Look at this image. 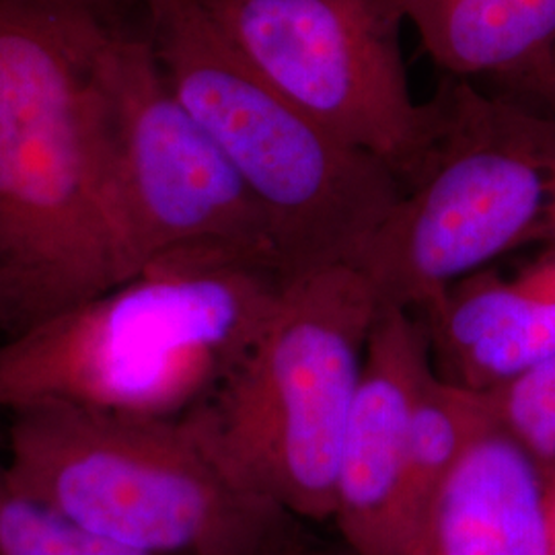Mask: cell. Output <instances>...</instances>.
I'll list each match as a JSON object with an SVG mask.
<instances>
[{
    "instance_id": "cell-14",
    "label": "cell",
    "mask_w": 555,
    "mask_h": 555,
    "mask_svg": "<svg viewBox=\"0 0 555 555\" xmlns=\"http://www.w3.org/2000/svg\"><path fill=\"white\" fill-rule=\"evenodd\" d=\"M0 555H160L89 531L0 476Z\"/></svg>"
},
{
    "instance_id": "cell-12",
    "label": "cell",
    "mask_w": 555,
    "mask_h": 555,
    "mask_svg": "<svg viewBox=\"0 0 555 555\" xmlns=\"http://www.w3.org/2000/svg\"><path fill=\"white\" fill-rule=\"evenodd\" d=\"M428 56L456 79L515 89L555 43V0H393Z\"/></svg>"
},
{
    "instance_id": "cell-3",
    "label": "cell",
    "mask_w": 555,
    "mask_h": 555,
    "mask_svg": "<svg viewBox=\"0 0 555 555\" xmlns=\"http://www.w3.org/2000/svg\"><path fill=\"white\" fill-rule=\"evenodd\" d=\"M0 476L100 535L160 555H272L293 518L222 455L198 408L132 416L60 403L9 412Z\"/></svg>"
},
{
    "instance_id": "cell-19",
    "label": "cell",
    "mask_w": 555,
    "mask_h": 555,
    "mask_svg": "<svg viewBox=\"0 0 555 555\" xmlns=\"http://www.w3.org/2000/svg\"><path fill=\"white\" fill-rule=\"evenodd\" d=\"M272 555H293V554H286V552H278V554H272Z\"/></svg>"
},
{
    "instance_id": "cell-4",
    "label": "cell",
    "mask_w": 555,
    "mask_h": 555,
    "mask_svg": "<svg viewBox=\"0 0 555 555\" xmlns=\"http://www.w3.org/2000/svg\"><path fill=\"white\" fill-rule=\"evenodd\" d=\"M179 103L270 220L288 276L357 266L403 183L337 139L238 54L199 0H139Z\"/></svg>"
},
{
    "instance_id": "cell-10",
    "label": "cell",
    "mask_w": 555,
    "mask_h": 555,
    "mask_svg": "<svg viewBox=\"0 0 555 555\" xmlns=\"http://www.w3.org/2000/svg\"><path fill=\"white\" fill-rule=\"evenodd\" d=\"M399 555H552L539 465L494 422L417 516Z\"/></svg>"
},
{
    "instance_id": "cell-18",
    "label": "cell",
    "mask_w": 555,
    "mask_h": 555,
    "mask_svg": "<svg viewBox=\"0 0 555 555\" xmlns=\"http://www.w3.org/2000/svg\"><path fill=\"white\" fill-rule=\"evenodd\" d=\"M87 2L93 4V7H98L100 11L107 13L109 17L118 20V7L121 2H126V0H87ZM137 2H139V0H137Z\"/></svg>"
},
{
    "instance_id": "cell-1",
    "label": "cell",
    "mask_w": 555,
    "mask_h": 555,
    "mask_svg": "<svg viewBox=\"0 0 555 555\" xmlns=\"http://www.w3.org/2000/svg\"><path fill=\"white\" fill-rule=\"evenodd\" d=\"M119 21L87 0H0V334L134 276L101 173L91 70Z\"/></svg>"
},
{
    "instance_id": "cell-2",
    "label": "cell",
    "mask_w": 555,
    "mask_h": 555,
    "mask_svg": "<svg viewBox=\"0 0 555 555\" xmlns=\"http://www.w3.org/2000/svg\"><path fill=\"white\" fill-rule=\"evenodd\" d=\"M288 276L219 247L181 249L0 339V410L60 403L178 416L208 401L258 341Z\"/></svg>"
},
{
    "instance_id": "cell-13",
    "label": "cell",
    "mask_w": 555,
    "mask_h": 555,
    "mask_svg": "<svg viewBox=\"0 0 555 555\" xmlns=\"http://www.w3.org/2000/svg\"><path fill=\"white\" fill-rule=\"evenodd\" d=\"M494 422L486 393L449 383L438 377L437 371L428 378L417 399L405 455L401 486L403 539L477 438Z\"/></svg>"
},
{
    "instance_id": "cell-7",
    "label": "cell",
    "mask_w": 555,
    "mask_h": 555,
    "mask_svg": "<svg viewBox=\"0 0 555 555\" xmlns=\"http://www.w3.org/2000/svg\"><path fill=\"white\" fill-rule=\"evenodd\" d=\"M91 101L105 194L137 274L173 251L219 247L288 276L270 220L179 103L144 27H112Z\"/></svg>"
},
{
    "instance_id": "cell-5",
    "label": "cell",
    "mask_w": 555,
    "mask_h": 555,
    "mask_svg": "<svg viewBox=\"0 0 555 555\" xmlns=\"http://www.w3.org/2000/svg\"><path fill=\"white\" fill-rule=\"evenodd\" d=\"M416 176L357 268L378 305L417 313L451 284L522 247H555V118L447 77Z\"/></svg>"
},
{
    "instance_id": "cell-9",
    "label": "cell",
    "mask_w": 555,
    "mask_h": 555,
    "mask_svg": "<svg viewBox=\"0 0 555 555\" xmlns=\"http://www.w3.org/2000/svg\"><path fill=\"white\" fill-rule=\"evenodd\" d=\"M435 366L416 313L380 305L337 461L334 515L354 555H399L401 486L412 420Z\"/></svg>"
},
{
    "instance_id": "cell-15",
    "label": "cell",
    "mask_w": 555,
    "mask_h": 555,
    "mask_svg": "<svg viewBox=\"0 0 555 555\" xmlns=\"http://www.w3.org/2000/svg\"><path fill=\"white\" fill-rule=\"evenodd\" d=\"M498 424L541 467L555 463V354L486 393Z\"/></svg>"
},
{
    "instance_id": "cell-20",
    "label": "cell",
    "mask_w": 555,
    "mask_h": 555,
    "mask_svg": "<svg viewBox=\"0 0 555 555\" xmlns=\"http://www.w3.org/2000/svg\"><path fill=\"white\" fill-rule=\"evenodd\" d=\"M554 249H555V247H554Z\"/></svg>"
},
{
    "instance_id": "cell-17",
    "label": "cell",
    "mask_w": 555,
    "mask_h": 555,
    "mask_svg": "<svg viewBox=\"0 0 555 555\" xmlns=\"http://www.w3.org/2000/svg\"><path fill=\"white\" fill-rule=\"evenodd\" d=\"M543 477V494H545V513L550 525V539H552V555H555V463L541 467Z\"/></svg>"
},
{
    "instance_id": "cell-11",
    "label": "cell",
    "mask_w": 555,
    "mask_h": 555,
    "mask_svg": "<svg viewBox=\"0 0 555 555\" xmlns=\"http://www.w3.org/2000/svg\"><path fill=\"white\" fill-rule=\"evenodd\" d=\"M438 377L488 393L555 354V300L486 268L416 313Z\"/></svg>"
},
{
    "instance_id": "cell-6",
    "label": "cell",
    "mask_w": 555,
    "mask_h": 555,
    "mask_svg": "<svg viewBox=\"0 0 555 555\" xmlns=\"http://www.w3.org/2000/svg\"><path fill=\"white\" fill-rule=\"evenodd\" d=\"M378 307L357 266L288 278L258 341L199 403L233 469L293 518L332 520L341 438Z\"/></svg>"
},
{
    "instance_id": "cell-16",
    "label": "cell",
    "mask_w": 555,
    "mask_h": 555,
    "mask_svg": "<svg viewBox=\"0 0 555 555\" xmlns=\"http://www.w3.org/2000/svg\"><path fill=\"white\" fill-rule=\"evenodd\" d=\"M511 100L535 107L539 112L555 118V43L550 56L539 66L535 75L516 85L515 89L502 93Z\"/></svg>"
},
{
    "instance_id": "cell-8",
    "label": "cell",
    "mask_w": 555,
    "mask_h": 555,
    "mask_svg": "<svg viewBox=\"0 0 555 555\" xmlns=\"http://www.w3.org/2000/svg\"><path fill=\"white\" fill-rule=\"evenodd\" d=\"M222 36L337 139L405 185L438 128L435 98L410 89L393 0H199Z\"/></svg>"
}]
</instances>
